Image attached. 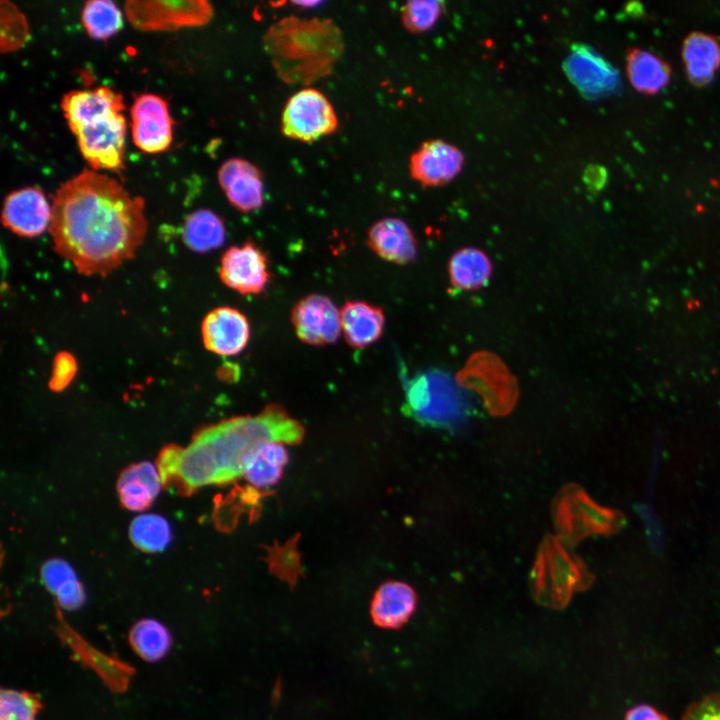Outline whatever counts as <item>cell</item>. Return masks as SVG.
I'll use <instances>...</instances> for the list:
<instances>
[{
  "instance_id": "1",
  "label": "cell",
  "mask_w": 720,
  "mask_h": 720,
  "mask_svg": "<svg viewBox=\"0 0 720 720\" xmlns=\"http://www.w3.org/2000/svg\"><path fill=\"white\" fill-rule=\"evenodd\" d=\"M51 210L55 251L86 276H106L132 258L147 231L144 200L94 170L63 183Z\"/></svg>"
},
{
  "instance_id": "2",
  "label": "cell",
  "mask_w": 720,
  "mask_h": 720,
  "mask_svg": "<svg viewBox=\"0 0 720 720\" xmlns=\"http://www.w3.org/2000/svg\"><path fill=\"white\" fill-rule=\"evenodd\" d=\"M303 435L299 421L280 405L270 404L256 415L232 417L201 429L186 448H164L157 468L164 485L191 494L243 476L245 461L258 444H297Z\"/></svg>"
},
{
  "instance_id": "3",
  "label": "cell",
  "mask_w": 720,
  "mask_h": 720,
  "mask_svg": "<svg viewBox=\"0 0 720 720\" xmlns=\"http://www.w3.org/2000/svg\"><path fill=\"white\" fill-rule=\"evenodd\" d=\"M263 47L283 82L308 85L332 72L344 42L332 19L288 16L268 28Z\"/></svg>"
},
{
  "instance_id": "4",
  "label": "cell",
  "mask_w": 720,
  "mask_h": 720,
  "mask_svg": "<svg viewBox=\"0 0 720 720\" xmlns=\"http://www.w3.org/2000/svg\"><path fill=\"white\" fill-rule=\"evenodd\" d=\"M592 575L570 545L559 537L546 535L541 542L530 574L534 598L542 605L563 608L575 592L586 589Z\"/></svg>"
},
{
  "instance_id": "5",
  "label": "cell",
  "mask_w": 720,
  "mask_h": 720,
  "mask_svg": "<svg viewBox=\"0 0 720 720\" xmlns=\"http://www.w3.org/2000/svg\"><path fill=\"white\" fill-rule=\"evenodd\" d=\"M406 410L417 421L431 426L462 428L470 416L471 401L446 373L431 370L406 380Z\"/></svg>"
},
{
  "instance_id": "6",
  "label": "cell",
  "mask_w": 720,
  "mask_h": 720,
  "mask_svg": "<svg viewBox=\"0 0 720 720\" xmlns=\"http://www.w3.org/2000/svg\"><path fill=\"white\" fill-rule=\"evenodd\" d=\"M558 537L572 546L593 534H609L619 527V515L594 502L577 484H567L552 502Z\"/></svg>"
},
{
  "instance_id": "7",
  "label": "cell",
  "mask_w": 720,
  "mask_h": 720,
  "mask_svg": "<svg viewBox=\"0 0 720 720\" xmlns=\"http://www.w3.org/2000/svg\"><path fill=\"white\" fill-rule=\"evenodd\" d=\"M458 385L480 395L492 416H506L515 408L519 387L515 376L496 354L473 353L456 375Z\"/></svg>"
},
{
  "instance_id": "8",
  "label": "cell",
  "mask_w": 720,
  "mask_h": 720,
  "mask_svg": "<svg viewBox=\"0 0 720 720\" xmlns=\"http://www.w3.org/2000/svg\"><path fill=\"white\" fill-rule=\"evenodd\" d=\"M338 119L326 96L313 88L294 93L281 118V131L291 139L310 143L337 130Z\"/></svg>"
},
{
  "instance_id": "9",
  "label": "cell",
  "mask_w": 720,
  "mask_h": 720,
  "mask_svg": "<svg viewBox=\"0 0 720 720\" xmlns=\"http://www.w3.org/2000/svg\"><path fill=\"white\" fill-rule=\"evenodd\" d=\"M130 23L142 31H165L201 26L210 21L213 7L205 0H129L124 7Z\"/></svg>"
},
{
  "instance_id": "10",
  "label": "cell",
  "mask_w": 720,
  "mask_h": 720,
  "mask_svg": "<svg viewBox=\"0 0 720 720\" xmlns=\"http://www.w3.org/2000/svg\"><path fill=\"white\" fill-rule=\"evenodd\" d=\"M71 131L93 170L120 173L124 169L126 120L123 113L96 119Z\"/></svg>"
},
{
  "instance_id": "11",
  "label": "cell",
  "mask_w": 720,
  "mask_h": 720,
  "mask_svg": "<svg viewBox=\"0 0 720 720\" xmlns=\"http://www.w3.org/2000/svg\"><path fill=\"white\" fill-rule=\"evenodd\" d=\"M291 322L299 340L312 346L333 344L342 332L340 310L323 294L299 299L291 310Z\"/></svg>"
},
{
  "instance_id": "12",
  "label": "cell",
  "mask_w": 720,
  "mask_h": 720,
  "mask_svg": "<svg viewBox=\"0 0 720 720\" xmlns=\"http://www.w3.org/2000/svg\"><path fill=\"white\" fill-rule=\"evenodd\" d=\"M219 276L224 285L242 295L260 294L270 281L267 256L252 241L232 246L221 258Z\"/></svg>"
},
{
  "instance_id": "13",
  "label": "cell",
  "mask_w": 720,
  "mask_h": 720,
  "mask_svg": "<svg viewBox=\"0 0 720 720\" xmlns=\"http://www.w3.org/2000/svg\"><path fill=\"white\" fill-rule=\"evenodd\" d=\"M132 139L143 152L159 153L172 142V119L168 104L150 93L135 97L131 107Z\"/></svg>"
},
{
  "instance_id": "14",
  "label": "cell",
  "mask_w": 720,
  "mask_h": 720,
  "mask_svg": "<svg viewBox=\"0 0 720 720\" xmlns=\"http://www.w3.org/2000/svg\"><path fill=\"white\" fill-rule=\"evenodd\" d=\"M564 67L569 79L590 99L607 96L619 88V72L591 47L576 45Z\"/></svg>"
},
{
  "instance_id": "15",
  "label": "cell",
  "mask_w": 720,
  "mask_h": 720,
  "mask_svg": "<svg viewBox=\"0 0 720 720\" xmlns=\"http://www.w3.org/2000/svg\"><path fill=\"white\" fill-rule=\"evenodd\" d=\"M462 151L441 139L425 141L411 155L409 171L411 177L425 187H436L449 183L462 170Z\"/></svg>"
},
{
  "instance_id": "16",
  "label": "cell",
  "mask_w": 720,
  "mask_h": 720,
  "mask_svg": "<svg viewBox=\"0 0 720 720\" xmlns=\"http://www.w3.org/2000/svg\"><path fill=\"white\" fill-rule=\"evenodd\" d=\"M201 334L207 350L221 356H232L247 346L251 330L247 317L241 311L221 306L204 317Z\"/></svg>"
},
{
  "instance_id": "17",
  "label": "cell",
  "mask_w": 720,
  "mask_h": 720,
  "mask_svg": "<svg viewBox=\"0 0 720 720\" xmlns=\"http://www.w3.org/2000/svg\"><path fill=\"white\" fill-rule=\"evenodd\" d=\"M51 213L43 192L36 187H25L5 198L2 221L5 227L20 236L35 237L50 225Z\"/></svg>"
},
{
  "instance_id": "18",
  "label": "cell",
  "mask_w": 720,
  "mask_h": 720,
  "mask_svg": "<svg viewBox=\"0 0 720 720\" xmlns=\"http://www.w3.org/2000/svg\"><path fill=\"white\" fill-rule=\"evenodd\" d=\"M218 182L230 204L248 213L262 207L264 183L261 170L248 160L230 158L218 170Z\"/></svg>"
},
{
  "instance_id": "19",
  "label": "cell",
  "mask_w": 720,
  "mask_h": 720,
  "mask_svg": "<svg viewBox=\"0 0 720 720\" xmlns=\"http://www.w3.org/2000/svg\"><path fill=\"white\" fill-rule=\"evenodd\" d=\"M61 107L70 130L108 115L122 113L125 108L122 95L106 86L70 91L63 96Z\"/></svg>"
},
{
  "instance_id": "20",
  "label": "cell",
  "mask_w": 720,
  "mask_h": 720,
  "mask_svg": "<svg viewBox=\"0 0 720 720\" xmlns=\"http://www.w3.org/2000/svg\"><path fill=\"white\" fill-rule=\"evenodd\" d=\"M367 243L380 258L395 264H408L417 257V240L408 224L396 217L376 221L368 230Z\"/></svg>"
},
{
  "instance_id": "21",
  "label": "cell",
  "mask_w": 720,
  "mask_h": 720,
  "mask_svg": "<svg viewBox=\"0 0 720 720\" xmlns=\"http://www.w3.org/2000/svg\"><path fill=\"white\" fill-rule=\"evenodd\" d=\"M417 607V593L409 584L388 580L375 591L370 615L373 623L383 629H399L405 625Z\"/></svg>"
},
{
  "instance_id": "22",
  "label": "cell",
  "mask_w": 720,
  "mask_h": 720,
  "mask_svg": "<svg viewBox=\"0 0 720 720\" xmlns=\"http://www.w3.org/2000/svg\"><path fill=\"white\" fill-rule=\"evenodd\" d=\"M161 482L158 468L148 461L127 466L117 482L122 506L136 512L148 509L160 492Z\"/></svg>"
},
{
  "instance_id": "23",
  "label": "cell",
  "mask_w": 720,
  "mask_h": 720,
  "mask_svg": "<svg viewBox=\"0 0 720 720\" xmlns=\"http://www.w3.org/2000/svg\"><path fill=\"white\" fill-rule=\"evenodd\" d=\"M340 318L346 342L357 349L376 342L385 326L383 310L362 300L347 301L340 309Z\"/></svg>"
},
{
  "instance_id": "24",
  "label": "cell",
  "mask_w": 720,
  "mask_h": 720,
  "mask_svg": "<svg viewBox=\"0 0 720 720\" xmlns=\"http://www.w3.org/2000/svg\"><path fill=\"white\" fill-rule=\"evenodd\" d=\"M682 57L689 81L705 86L720 66V43L713 35L692 32L683 42Z\"/></svg>"
},
{
  "instance_id": "25",
  "label": "cell",
  "mask_w": 720,
  "mask_h": 720,
  "mask_svg": "<svg viewBox=\"0 0 720 720\" xmlns=\"http://www.w3.org/2000/svg\"><path fill=\"white\" fill-rule=\"evenodd\" d=\"M288 461L289 455L283 443L265 441L247 457L243 476L257 488L272 487L281 479Z\"/></svg>"
},
{
  "instance_id": "26",
  "label": "cell",
  "mask_w": 720,
  "mask_h": 720,
  "mask_svg": "<svg viewBox=\"0 0 720 720\" xmlns=\"http://www.w3.org/2000/svg\"><path fill=\"white\" fill-rule=\"evenodd\" d=\"M627 75L633 87L645 94H655L671 77L669 64L660 57L638 48L627 52Z\"/></svg>"
},
{
  "instance_id": "27",
  "label": "cell",
  "mask_w": 720,
  "mask_h": 720,
  "mask_svg": "<svg viewBox=\"0 0 720 720\" xmlns=\"http://www.w3.org/2000/svg\"><path fill=\"white\" fill-rule=\"evenodd\" d=\"M448 272L454 288L475 290L487 284L492 273V264L483 251L466 247L452 255Z\"/></svg>"
},
{
  "instance_id": "28",
  "label": "cell",
  "mask_w": 720,
  "mask_h": 720,
  "mask_svg": "<svg viewBox=\"0 0 720 720\" xmlns=\"http://www.w3.org/2000/svg\"><path fill=\"white\" fill-rule=\"evenodd\" d=\"M182 235L187 247L198 253H205L223 245L226 231L220 216L202 208L186 217Z\"/></svg>"
},
{
  "instance_id": "29",
  "label": "cell",
  "mask_w": 720,
  "mask_h": 720,
  "mask_svg": "<svg viewBox=\"0 0 720 720\" xmlns=\"http://www.w3.org/2000/svg\"><path fill=\"white\" fill-rule=\"evenodd\" d=\"M128 640L133 651L147 662L161 660L172 644L169 630L152 618L136 621L129 630Z\"/></svg>"
},
{
  "instance_id": "30",
  "label": "cell",
  "mask_w": 720,
  "mask_h": 720,
  "mask_svg": "<svg viewBox=\"0 0 720 720\" xmlns=\"http://www.w3.org/2000/svg\"><path fill=\"white\" fill-rule=\"evenodd\" d=\"M129 537L139 550L154 553L161 552L168 546L172 532L164 517L146 513L135 517L130 523Z\"/></svg>"
},
{
  "instance_id": "31",
  "label": "cell",
  "mask_w": 720,
  "mask_h": 720,
  "mask_svg": "<svg viewBox=\"0 0 720 720\" xmlns=\"http://www.w3.org/2000/svg\"><path fill=\"white\" fill-rule=\"evenodd\" d=\"M81 21L91 38L106 40L122 27V14L111 1L91 0L83 7Z\"/></svg>"
},
{
  "instance_id": "32",
  "label": "cell",
  "mask_w": 720,
  "mask_h": 720,
  "mask_svg": "<svg viewBox=\"0 0 720 720\" xmlns=\"http://www.w3.org/2000/svg\"><path fill=\"white\" fill-rule=\"evenodd\" d=\"M43 708L38 694L14 689H1L0 720H36Z\"/></svg>"
},
{
  "instance_id": "33",
  "label": "cell",
  "mask_w": 720,
  "mask_h": 720,
  "mask_svg": "<svg viewBox=\"0 0 720 720\" xmlns=\"http://www.w3.org/2000/svg\"><path fill=\"white\" fill-rule=\"evenodd\" d=\"M443 10L442 1H409L401 8V22L411 33L425 32L437 23Z\"/></svg>"
},
{
  "instance_id": "34",
  "label": "cell",
  "mask_w": 720,
  "mask_h": 720,
  "mask_svg": "<svg viewBox=\"0 0 720 720\" xmlns=\"http://www.w3.org/2000/svg\"><path fill=\"white\" fill-rule=\"evenodd\" d=\"M2 51H11L21 47L28 36L25 17L9 2H1Z\"/></svg>"
},
{
  "instance_id": "35",
  "label": "cell",
  "mask_w": 720,
  "mask_h": 720,
  "mask_svg": "<svg viewBox=\"0 0 720 720\" xmlns=\"http://www.w3.org/2000/svg\"><path fill=\"white\" fill-rule=\"evenodd\" d=\"M40 573L43 584L54 595L70 582L77 580L72 566L61 558H52L44 562Z\"/></svg>"
},
{
  "instance_id": "36",
  "label": "cell",
  "mask_w": 720,
  "mask_h": 720,
  "mask_svg": "<svg viewBox=\"0 0 720 720\" xmlns=\"http://www.w3.org/2000/svg\"><path fill=\"white\" fill-rule=\"evenodd\" d=\"M77 371L75 358L68 352H60L53 362L49 386L53 391H62L73 380Z\"/></svg>"
},
{
  "instance_id": "37",
  "label": "cell",
  "mask_w": 720,
  "mask_h": 720,
  "mask_svg": "<svg viewBox=\"0 0 720 720\" xmlns=\"http://www.w3.org/2000/svg\"><path fill=\"white\" fill-rule=\"evenodd\" d=\"M681 720H720V694L712 693L690 704Z\"/></svg>"
},
{
  "instance_id": "38",
  "label": "cell",
  "mask_w": 720,
  "mask_h": 720,
  "mask_svg": "<svg viewBox=\"0 0 720 720\" xmlns=\"http://www.w3.org/2000/svg\"><path fill=\"white\" fill-rule=\"evenodd\" d=\"M636 510L643 519L652 548L660 552L663 548V529L654 512L646 505L638 504Z\"/></svg>"
},
{
  "instance_id": "39",
  "label": "cell",
  "mask_w": 720,
  "mask_h": 720,
  "mask_svg": "<svg viewBox=\"0 0 720 720\" xmlns=\"http://www.w3.org/2000/svg\"><path fill=\"white\" fill-rule=\"evenodd\" d=\"M55 596L58 604L69 611L80 608L86 600L85 590L78 579L64 586Z\"/></svg>"
},
{
  "instance_id": "40",
  "label": "cell",
  "mask_w": 720,
  "mask_h": 720,
  "mask_svg": "<svg viewBox=\"0 0 720 720\" xmlns=\"http://www.w3.org/2000/svg\"><path fill=\"white\" fill-rule=\"evenodd\" d=\"M607 178L606 168L597 164L589 165L584 171V182L593 191L601 190L605 186Z\"/></svg>"
},
{
  "instance_id": "41",
  "label": "cell",
  "mask_w": 720,
  "mask_h": 720,
  "mask_svg": "<svg viewBox=\"0 0 720 720\" xmlns=\"http://www.w3.org/2000/svg\"><path fill=\"white\" fill-rule=\"evenodd\" d=\"M625 720H669L666 715L647 704H639L630 708Z\"/></svg>"
},
{
  "instance_id": "42",
  "label": "cell",
  "mask_w": 720,
  "mask_h": 720,
  "mask_svg": "<svg viewBox=\"0 0 720 720\" xmlns=\"http://www.w3.org/2000/svg\"><path fill=\"white\" fill-rule=\"evenodd\" d=\"M626 10L632 15H640L643 11L642 5L638 2H631L626 7Z\"/></svg>"
},
{
  "instance_id": "43",
  "label": "cell",
  "mask_w": 720,
  "mask_h": 720,
  "mask_svg": "<svg viewBox=\"0 0 720 720\" xmlns=\"http://www.w3.org/2000/svg\"><path fill=\"white\" fill-rule=\"evenodd\" d=\"M295 6H299L300 8H313L315 6L320 5L322 2L320 1H293L291 2Z\"/></svg>"
}]
</instances>
